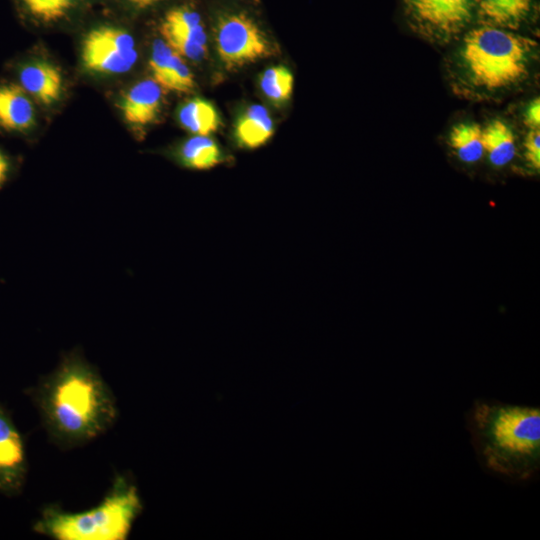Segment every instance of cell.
I'll return each mask as SVG.
<instances>
[{
	"label": "cell",
	"mask_w": 540,
	"mask_h": 540,
	"mask_svg": "<svg viewBox=\"0 0 540 540\" xmlns=\"http://www.w3.org/2000/svg\"><path fill=\"white\" fill-rule=\"evenodd\" d=\"M27 394L49 441L62 450L82 447L102 436L119 417L111 387L78 352L64 356Z\"/></svg>",
	"instance_id": "obj_1"
},
{
	"label": "cell",
	"mask_w": 540,
	"mask_h": 540,
	"mask_svg": "<svg viewBox=\"0 0 540 540\" xmlns=\"http://www.w3.org/2000/svg\"><path fill=\"white\" fill-rule=\"evenodd\" d=\"M466 427L479 464L510 481H525L540 467V409L477 399Z\"/></svg>",
	"instance_id": "obj_2"
},
{
	"label": "cell",
	"mask_w": 540,
	"mask_h": 540,
	"mask_svg": "<svg viewBox=\"0 0 540 540\" xmlns=\"http://www.w3.org/2000/svg\"><path fill=\"white\" fill-rule=\"evenodd\" d=\"M142 510L143 502L132 478L117 473L95 507L71 512L56 503L46 504L31 530L53 540H126Z\"/></svg>",
	"instance_id": "obj_3"
},
{
	"label": "cell",
	"mask_w": 540,
	"mask_h": 540,
	"mask_svg": "<svg viewBox=\"0 0 540 540\" xmlns=\"http://www.w3.org/2000/svg\"><path fill=\"white\" fill-rule=\"evenodd\" d=\"M536 46L533 39L513 31L480 26L465 34L461 60L476 87L494 91L527 76Z\"/></svg>",
	"instance_id": "obj_4"
},
{
	"label": "cell",
	"mask_w": 540,
	"mask_h": 540,
	"mask_svg": "<svg viewBox=\"0 0 540 540\" xmlns=\"http://www.w3.org/2000/svg\"><path fill=\"white\" fill-rule=\"evenodd\" d=\"M403 7L411 28L437 42L463 33L475 19L473 0H403Z\"/></svg>",
	"instance_id": "obj_5"
},
{
	"label": "cell",
	"mask_w": 540,
	"mask_h": 540,
	"mask_svg": "<svg viewBox=\"0 0 540 540\" xmlns=\"http://www.w3.org/2000/svg\"><path fill=\"white\" fill-rule=\"evenodd\" d=\"M216 47L227 69L256 62L272 52L269 40L258 25L244 14H231L219 20Z\"/></svg>",
	"instance_id": "obj_6"
},
{
	"label": "cell",
	"mask_w": 540,
	"mask_h": 540,
	"mask_svg": "<svg viewBox=\"0 0 540 540\" xmlns=\"http://www.w3.org/2000/svg\"><path fill=\"white\" fill-rule=\"evenodd\" d=\"M81 58L93 72L120 74L129 71L137 60L135 41L123 29L101 26L85 36Z\"/></svg>",
	"instance_id": "obj_7"
},
{
	"label": "cell",
	"mask_w": 540,
	"mask_h": 540,
	"mask_svg": "<svg viewBox=\"0 0 540 540\" xmlns=\"http://www.w3.org/2000/svg\"><path fill=\"white\" fill-rule=\"evenodd\" d=\"M29 472L23 436L7 407L0 401V495L20 496Z\"/></svg>",
	"instance_id": "obj_8"
},
{
	"label": "cell",
	"mask_w": 540,
	"mask_h": 540,
	"mask_svg": "<svg viewBox=\"0 0 540 540\" xmlns=\"http://www.w3.org/2000/svg\"><path fill=\"white\" fill-rule=\"evenodd\" d=\"M480 26L514 31L531 16L534 0H473Z\"/></svg>",
	"instance_id": "obj_9"
},
{
	"label": "cell",
	"mask_w": 540,
	"mask_h": 540,
	"mask_svg": "<svg viewBox=\"0 0 540 540\" xmlns=\"http://www.w3.org/2000/svg\"><path fill=\"white\" fill-rule=\"evenodd\" d=\"M20 86L38 102L49 105L57 101L62 93L61 72L45 61H33L19 69Z\"/></svg>",
	"instance_id": "obj_10"
},
{
	"label": "cell",
	"mask_w": 540,
	"mask_h": 540,
	"mask_svg": "<svg viewBox=\"0 0 540 540\" xmlns=\"http://www.w3.org/2000/svg\"><path fill=\"white\" fill-rule=\"evenodd\" d=\"M163 92L152 78L138 82L122 99L120 108L124 119L132 125L152 123L161 109Z\"/></svg>",
	"instance_id": "obj_11"
},
{
	"label": "cell",
	"mask_w": 540,
	"mask_h": 540,
	"mask_svg": "<svg viewBox=\"0 0 540 540\" xmlns=\"http://www.w3.org/2000/svg\"><path fill=\"white\" fill-rule=\"evenodd\" d=\"M34 123V106L26 91L15 83L0 85V129L25 132Z\"/></svg>",
	"instance_id": "obj_12"
},
{
	"label": "cell",
	"mask_w": 540,
	"mask_h": 540,
	"mask_svg": "<svg viewBox=\"0 0 540 540\" xmlns=\"http://www.w3.org/2000/svg\"><path fill=\"white\" fill-rule=\"evenodd\" d=\"M273 134V120L262 105L248 107L238 118L234 130L237 145L250 150L265 145Z\"/></svg>",
	"instance_id": "obj_13"
},
{
	"label": "cell",
	"mask_w": 540,
	"mask_h": 540,
	"mask_svg": "<svg viewBox=\"0 0 540 540\" xmlns=\"http://www.w3.org/2000/svg\"><path fill=\"white\" fill-rule=\"evenodd\" d=\"M179 163L189 169L208 170L225 161L221 147L209 136L194 135L176 151Z\"/></svg>",
	"instance_id": "obj_14"
},
{
	"label": "cell",
	"mask_w": 540,
	"mask_h": 540,
	"mask_svg": "<svg viewBox=\"0 0 540 540\" xmlns=\"http://www.w3.org/2000/svg\"><path fill=\"white\" fill-rule=\"evenodd\" d=\"M481 140L484 152L495 166H504L515 156L516 146L513 131L500 120L489 122L482 129Z\"/></svg>",
	"instance_id": "obj_15"
},
{
	"label": "cell",
	"mask_w": 540,
	"mask_h": 540,
	"mask_svg": "<svg viewBox=\"0 0 540 540\" xmlns=\"http://www.w3.org/2000/svg\"><path fill=\"white\" fill-rule=\"evenodd\" d=\"M181 125L194 135L209 136L221 124L218 111L212 103L201 98L186 102L179 110Z\"/></svg>",
	"instance_id": "obj_16"
},
{
	"label": "cell",
	"mask_w": 540,
	"mask_h": 540,
	"mask_svg": "<svg viewBox=\"0 0 540 540\" xmlns=\"http://www.w3.org/2000/svg\"><path fill=\"white\" fill-rule=\"evenodd\" d=\"M481 133L477 123H461L452 128L449 144L463 162L474 163L483 156Z\"/></svg>",
	"instance_id": "obj_17"
},
{
	"label": "cell",
	"mask_w": 540,
	"mask_h": 540,
	"mask_svg": "<svg viewBox=\"0 0 540 540\" xmlns=\"http://www.w3.org/2000/svg\"><path fill=\"white\" fill-rule=\"evenodd\" d=\"M294 78L291 71L282 65L266 69L260 77V87L265 96L280 105L288 101L293 93Z\"/></svg>",
	"instance_id": "obj_18"
},
{
	"label": "cell",
	"mask_w": 540,
	"mask_h": 540,
	"mask_svg": "<svg viewBox=\"0 0 540 540\" xmlns=\"http://www.w3.org/2000/svg\"><path fill=\"white\" fill-rule=\"evenodd\" d=\"M194 86L195 80L193 73L184 58L174 52L166 75L163 91L188 93Z\"/></svg>",
	"instance_id": "obj_19"
},
{
	"label": "cell",
	"mask_w": 540,
	"mask_h": 540,
	"mask_svg": "<svg viewBox=\"0 0 540 540\" xmlns=\"http://www.w3.org/2000/svg\"><path fill=\"white\" fill-rule=\"evenodd\" d=\"M26 10L43 22L58 21L73 5V0H21Z\"/></svg>",
	"instance_id": "obj_20"
},
{
	"label": "cell",
	"mask_w": 540,
	"mask_h": 540,
	"mask_svg": "<svg viewBox=\"0 0 540 540\" xmlns=\"http://www.w3.org/2000/svg\"><path fill=\"white\" fill-rule=\"evenodd\" d=\"M173 51L164 40H156L152 46L149 69L152 79L162 88L169 70Z\"/></svg>",
	"instance_id": "obj_21"
},
{
	"label": "cell",
	"mask_w": 540,
	"mask_h": 540,
	"mask_svg": "<svg viewBox=\"0 0 540 540\" xmlns=\"http://www.w3.org/2000/svg\"><path fill=\"white\" fill-rule=\"evenodd\" d=\"M164 41L173 52L183 58L199 60L205 56L207 46L170 31L160 30Z\"/></svg>",
	"instance_id": "obj_22"
},
{
	"label": "cell",
	"mask_w": 540,
	"mask_h": 540,
	"mask_svg": "<svg viewBox=\"0 0 540 540\" xmlns=\"http://www.w3.org/2000/svg\"><path fill=\"white\" fill-rule=\"evenodd\" d=\"M161 27L187 32L203 27L198 13L188 8H174L170 10L164 18Z\"/></svg>",
	"instance_id": "obj_23"
},
{
	"label": "cell",
	"mask_w": 540,
	"mask_h": 540,
	"mask_svg": "<svg viewBox=\"0 0 540 540\" xmlns=\"http://www.w3.org/2000/svg\"><path fill=\"white\" fill-rule=\"evenodd\" d=\"M525 158L528 164L539 170L540 168V129H531L524 141Z\"/></svg>",
	"instance_id": "obj_24"
},
{
	"label": "cell",
	"mask_w": 540,
	"mask_h": 540,
	"mask_svg": "<svg viewBox=\"0 0 540 540\" xmlns=\"http://www.w3.org/2000/svg\"><path fill=\"white\" fill-rule=\"evenodd\" d=\"M524 122L531 129L540 127V100L534 99L527 107Z\"/></svg>",
	"instance_id": "obj_25"
},
{
	"label": "cell",
	"mask_w": 540,
	"mask_h": 540,
	"mask_svg": "<svg viewBox=\"0 0 540 540\" xmlns=\"http://www.w3.org/2000/svg\"><path fill=\"white\" fill-rule=\"evenodd\" d=\"M12 169L10 158L0 149V188L8 180Z\"/></svg>",
	"instance_id": "obj_26"
},
{
	"label": "cell",
	"mask_w": 540,
	"mask_h": 540,
	"mask_svg": "<svg viewBox=\"0 0 540 540\" xmlns=\"http://www.w3.org/2000/svg\"><path fill=\"white\" fill-rule=\"evenodd\" d=\"M127 1H129L132 5L138 8H147L158 3L161 0H127Z\"/></svg>",
	"instance_id": "obj_27"
}]
</instances>
